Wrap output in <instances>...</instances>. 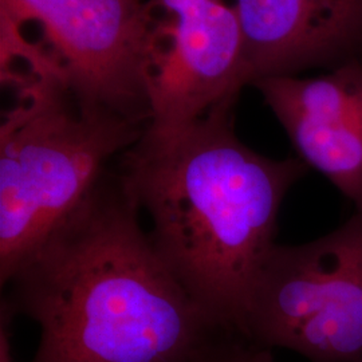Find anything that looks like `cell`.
Wrapping results in <instances>:
<instances>
[{
    "mask_svg": "<svg viewBox=\"0 0 362 362\" xmlns=\"http://www.w3.org/2000/svg\"><path fill=\"white\" fill-rule=\"evenodd\" d=\"M110 172L16 267L3 303L40 329L30 362H189L219 329L163 262Z\"/></svg>",
    "mask_w": 362,
    "mask_h": 362,
    "instance_id": "1",
    "label": "cell"
},
{
    "mask_svg": "<svg viewBox=\"0 0 362 362\" xmlns=\"http://www.w3.org/2000/svg\"><path fill=\"white\" fill-rule=\"evenodd\" d=\"M252 86L284 127L298 158L362 212V59L318 77L275 76Z\"/></svg>",
    "mask_w": 362,
    "mask_h": 362,
    "instance_id": "7",
    "label": "cell"
},
{
    "mask_svg": "<svg viewBox=\"0 0 362 362\" xmlns=\"http://www.w3.org/2000/svg\"><path fill=\"white\" fill-rule=\"evenodd\" d=\"M189 362H275L272 349L259 346L246 337L220 330L202 346Z\"/></svg>",
    "mask_w": 362,
    "mask_h": 362,
    "instance_id": "9",
    "label": "cell"
},
{
    "mask_svg": "<svg viewBox=\"0 0 362 362\" xmlns=\"http://www.w3.org/2000/svg\"><path fill=\"white\" fill-rule=\"evenodd\" d=\"M250 85L362 59V0H238Z\"/></svg>",
    "mask_w": 362,
    "mask_h": 362,
    "instance_id": "8",
    "label": "cell"
},
{
    "mask_svg": "<svg viewBox=\"0 0 362 362\" xmlns=\"http://www.w3.org/2000/svg\"><path fill=\"white\" fill-rule=\"evenodd\" d=\"M140 77L149 128H179L250 85L238 0H145Z\"/></svg>",
    "mask_w": 362,
    "mask_h": 362,
    "instance_id": "6",
    "label": "cell"
},
{
    "mask_svg": "<svg viewBox=\"0 0 362 362\" xmlns=\"http://www.w3.org/2000/svg\"><path fill=\"white\" fill-rule=\"evenodd\" d=\"M242 336L311 362H362V212L309 243L274 247Z\"/></svg>",
    "mask_w": 362,
    "mask_h": 362,
    "instance_id": "5",
    "label": "cell"
},
{
    "mask_svg": "<svg viewBox=\"0 0 362 362\" xmlns=\"http://www.w3.org/2000/svg\"><path fill=\"white\" fill-rule=\"evenodd\" d=\"M145 0H0L1 85L47 79L151 122L140 77Z\"/></svg>",
    "mask_w": 362,
    "mask_h": 362,
    "instance_id": "4",
    "label": "cell"
},
{
    "mask_svg": "<svg viewBox=\"0 0 362 362\" xmlns=\"http://www.w3.org/2000/svg\"><path fill=\"white\" fill-rule=\"evenodd\" d=\"M3 88L13 93L0 125V279L6 285L149 124L82 103L54 81Z\"/></svg>",
    "mask_w": 362,
    "mask_h": 362,
    "instance_id": "3",
    "label": "cell"
},
{
    "mask_svg": "<svg viewBox=\"0 0 362 362\" xmlns=\"http://www.w3.org/2000/svg\"><path fill=\"white\" fill-rule=\"evenodd\" d=\"M13 311L7 308L6 303L0 305V362H13L11 351V325H13Z\"/></svg>",
    "mask_w": 362,
    "mask_h": 362,
    "instance_id": "10",
    "label": "cell"
},
{
    "mask_svg": "<svg viewBox=\"0 0 362 362\" xmlns=\"http://www.w3.org/2000/svg\"><path fill=\"white\" fill-rule=\"evenodd\" d=\"M228 97L179 128L146 127L121 155L119 176L149 215L156 251L221 330L243 334L286 194L308 165L242 143Z\"/></svg>",
    "mask_w": 362,
    "mask_h": 362,
    "instance_id": "2",
    "label": "cell"
}]
</instances>
